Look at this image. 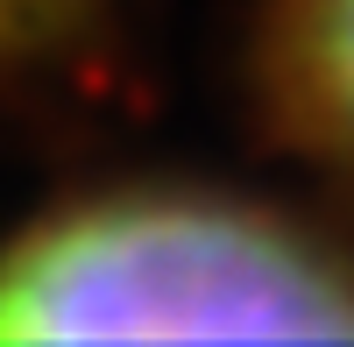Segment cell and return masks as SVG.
<instances>
[{"mask_svg":"<svg viewBox=\"0 0 354 347\" xmlns=\"http://www.w3.org/2000/svg\"><path fill=\"white\" fill-rule=\"evenodd\" d=\"M93 8L100 0H0V71L57 50Z\"/></svg>","mask_w":354,"mask_h":347,"instance_id":"3957f363","label":"cell"},{"mask_svg":"<svg viewBox=\"0 0 354 347\" xmlns=\"http://www.w3.org/2000/svg\"><path fill=\"white\" fill-rule=\"evenodd\" d=\"M270 93L305 149L354 178V0H277Z\"/></svg>","mask_w":354,"mask_h":347,"instance_id":"7a4b0ae2","label":"cell"},{"mask_svg":"<svg viewBox=\"0 0 354 347\" xmlns=\"http://www.w3.org/2000/svg\"><path fill=\"white\" fill-rule=\"evenodd\" d=\"M0 340H354V241L220 185H113L0 241Z\"/></svg>","mask_w":354,"mask_h":347,"instance_id":"6da1fadb","label":"cell"}]
</instances>
